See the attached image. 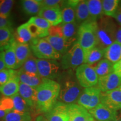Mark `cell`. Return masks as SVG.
Returning a JSON list of instances; mask_svg holds the SVG:
<instances>
[{
    "instance_id": "bcb514c9",
    "label": "cell",
    "mask_w": 121,
    "mask_h": 121,
    "mask_svg": "<svg viewBox=\"0 0 121 121\" xmlns=\"http://www.w3.org/2000/svg\"><path fill=\"white\" fill-rule=\"evenodd\" d=\"M35 121H48L45 117H44V116H42V115H39V116H37V117H36Z\"/></svg>"
},
{
    "instance_id": "52a82bcc",
    "label": "cell",
    "mask_w": 121,
    "mask_h": 121,
    "mask_svg": "<svg viewBox=\"0 0 121 121\" xmlns=\"http://www.w3.org/2000/svg\"><path fill=\"white\" fill-rule=\"evenodd\" d=\"M75 76L82 87H94L98 84L99 77L91 65L84 63L76 69Z\"/></svg>"
},
{
    "instance_id": "8d00e7d4",
    "label": "cell",
    "mask_w": 121,
    "mask_h": 121,
    "mask_svg": "<svg viewBox=\"0 0 121 121\" xmlns=\"http://www.w3.org/2000/svg\"><path fill=\"white\" fill-rule=\"evenodd\" d=\"M17 71L8 69H4L0 71V86L7 83L14 76L17 74Z\"/></svg>"
},
{
    "instance_id": "83f0119b",
    "label": "cell",
    "mask_w": 121,
    "mask_h": 121,
    "mask_svg": "<svg viewBox=\"0 0 121 121\" xmlns=\"http://www.w3.org/2000/svg\"><path fill=\"white\" fill-rule=\"evenodd\" d=\"M86 1L90 13V19L97 22L98 20L100 19L103 15L102 1L88 0Z\"/></svg>"
},
{
    "instance_id": "484cf974",
    "label": "cell",
    "mask_w": 121,
    "mask_h": 121,
    "mask_svg": "<svg viewBox=\"0 0 121 121\" xmlns=\"http://www.w3.org/2000/svg\"><path fill=\"white\" fill-rule=\"evenodd\" d=\"M105 50L98 47L92 48L86 52L84 53V63L93 65L102 60L104 57Z\"/></svg>"
},
{
    "instance_id": "7c38bea8",
    "label": "cell",
    "mask_w": 121,
    "mask_h": 121,
    "mask_svg": "<svg viewBox=\"0 0 121 121\" xmlns=\"http://www.w3.org/2000/svg\"><path fill=\"white\" fill-rule=\"evenodd\" d=\"M68 104L57 101L49 111L45 113V117L49 121H69Z\"/></svg>"
},
{
    "instance_id": "f5cc1de1",
    "label": "cell",
    "mask_w": 121,
    "mask_h": 121,
    "mask_svg": "<svg viewBox=\"0 0 121 121\" xmlns=\"http://www.w3.org/2000/svg\"></svg>"
},
{
    "instance_id": "f546056e",
    "label": "cell",
    "mask_w": 121,
    "mask_h": 121,
    "mask_svg": "<svg viewBox=\"0 0 121 121\" xmlns=\"http://www.w3.org/2000/svg\"><path fill=\"white\" fill-rule=\"evenodd\" d=\"M22 9L24 13L29 15L38 14L42 6L39 0H24L21 1Z\"/></svg>"
},
{
    "instance_id": "f6af8a7d",
    "label": "cell",
    "mask_w": 121,
    "mask_h": 121,
    "mask_svg": "<svg viewBox=\"0 0 121 121\" xmlns=\"http://www.w3.org/2000/svg\"><path fill=\"white\" fill-rule=\"evenodd\" d=\"M6 68L4 60V54L3 52H0V71Z\"/></svg>"
},
{
    "instance_id": "816d5d0a",
    "label": "cell",
    "mask_w": 121,
    "mask_h": 121,
    "mask_svg": "<svg viewBox=\"0 0 121 121\" xmlns=\"http://www.w3.org/2000/svg\"><path fill=\"white\" fill-rule=\"evenodd\" d=\"M1 98H2V95H1V94L0 93V99H1Z\"/></svg>"
},
{
    "instance_id": "2e32d148",
    "label": "cell",
    "mask_w": 121,
    "mask_h": 121,
    "mask_svg": "<svg viewBox=\"0 0 121 121\" xmlns=\"http://www.w3.org/2000/svg\"><path fill=\"white\" fill-rule=\"evenodd\" d=\"M62 28L63 35L66 42L69 45L73 44L78 40V30L80 25L76 22H71V23L60 24Z\"/></svg>"
},
{
    "instance_id": "9a60e30c",
    "label": "cell",
    "mask_w": 121,
    "mask_h": 121,
    "mask_svg": "<svg viewBox=\"0 0 121 121\" xmlns=\"http://www.w3.org/2000/svg\"><path fill=\"white\" fill-rule=\"evenodd\" d=\"M38 15L47 20L52 26H57L62 23L61 10L60 8L43 7Z\"/></svg>"
},
{
    "instance_id": "3957f363",
    "label": "cell",
    "mask_w": 121,
    "mask_h": 121,
    "mask_svg": "<svg viewBox=\"0 0 121 121\" xmlns=\"http://www.w3.org/2000/svg\"><path fill=\"white\" fill-rule=\"evenodd\" d=\"M97 29L98 22L90 19L79 26L77 41L84 53L97 47Z\"/></svg>"
},
{
    "instance_id": "8fae6325",
    "label": "cell",
    "mask_w": 121,
    "mask_h": 121,
    "mask_svg": "<svg viewBox=\"0 0 121 121\" xmlns=\"http://www.w3.org/2000/svg\"><path fill=\"white\" fill-rule=\"evenodd\" d=\"M100 103L116 111L121 109V86L113 90L102 92Z\"/></svg>"
},
{
    "instance_id": "5bb4252c",
    "label": "cell",
    "mask_w": 121,
    "mask_h": 121,
    "mask_svg": "<svg viewBox=\"0 0 121 121\" xmlns=\"http://www.w3.org/2000/svg\"><path fill=\"white\" fill-rule=\"evenodd\" d=\"M121 86V78L115 72L99 78L98 86L102 92H107L118 88Z\"/></svg>"
},
{
    "instance_id": "d6a6232c",
    "label": "cell",
    "mask_w": 121,
    "mask_h": 121,
    "mask_svg": "<svg viewBox=\"0 0 121 121\" xmlns=\"http://www.w3.org/2000/svg\"><path fill=\"white\" fill-rule=\"evenodd\" d=\"M120 1L119 0H103L102 1L103 13L107 17L114 16Z\"/></svg>"
},
{
    "instance_id": "f35d334b",
    "label": "cell",
    "mask_w": 121,
    "mask_h": 121,
    "mask_svg": "<svg viewBox=\"0 0 121 121\" xmlns=\"http://www.w3.org/2000/svg\"><path fill=\"white\" fill-rule=\"evenodd\" d=\"M13 109V103L11 98L4 96L0 99V110L8 114Z\"/></svg>"
},
{
    "instance_id": "74e56055",
    "label": "cell",
    "mask_w": 121,
    "mask_h": 121,
    "mask_svg": "<svg viewBox=\"0 0 121 121\" xmlns=\"http://www.w3.org/2000/svg\"><path fill=\"white\" fill-rule=\"evenodd\" d=\"M13 3L14 1L13 0L0 1V15L5 17H10Z\"/></svg>"
},
{
    "instance_id": "1f68e13d",
    "label": "cell",
    "mask_w": 121,
    "mask_h": 121,
    "mask_svg": "<svg viewBox=\"0 0 121 121\" xmlns=\"http://www.w3.org/2000/svg\"><path fill=\"white\" fill-rule=\"evenodd\" d=\"M13 103V111L19 113L29 112L32 110L27 103L24 100L19 93L12 96Z\"/></svg>"
},
{
    "instance_id": "e0dca14e",
    "label": "cell",
    "mask_w": 121,
    "mask_h": 121,
    "mask_svg": "<svg viewBox=\"0 0 121 121\" xmlns=\"http://www.w3.org/2000/svg\"><path fill=\"white\" fill-rule=\"evenodd\" d=\"M69 121H86L91 116L89 111L78 104H68Z\"/></svg>"
},
{
    "instance_id": "6da1fadb",
    "label": "cell",
    "mask_w": 121,
    "mask_h": 121,
    "mask_svg": "<svg viewBox=\"0 0 121 121\" xmlns=\"http://www.w3.org/2000/svg\"><path fill=\"white\" fill-rule=\"evenodd\" d=\"M60 86L54 80L42 78V83L36 88L37 103L35 110L38 113H46L58 101Z\"/></svg>"
},
{
    "instance_id": "ab89813d",
    "label": "cell",
    "mask_w": 121,
    "mask_h": 121,
    "mask_svg": "<svg viewBox=\"0 0 121 121\" xmlns=\"http://www.w3.org/2000/svg\"><path fill=\"white\" fill-rule=\"evenodd\" d=\"M41 1V4L43 7H51V8H60L62 1L60 0H44Z\"/></svg>"
},
{
    "instance_id": "7dc6e473",
    "label": "cell",
    "mask_w": 121,
    "mask_h": 121,
    "mask_svg": "<svg viewBox=\"0 0 121 121\" xmlns=\"http://www.w3.org/2000/svg\"><path fill=\"white\" fill-rule=\"evenodd\" d=\"M113 121H121V112L117 113V117Z\"/></svg>"
},
{
    "instance_id": "5b68a950",
    "label": "cell",
    "mask_w": 121,
    "mask_h": 121,
    "mask_svg": "<svg viewBox=\"0 0 121 121\" xmlns=\"http://www.w3.org/2000/svg\"><path fill=\"white\" fill-rule=\"evenodd\" d=\"M84 63V52L76 41L62 56L61 67L65 70H72Z\"/></svg>"
},
{
    "instance_id": "277c9868",
    "label": "cell",
    "mask_w": 121,
    "mask_h": 121,
    "mask_svg": "<svg viewBox=\"0 0 121 121\" xmlns=\"http://www.w3.org/2000/svg\"><path fill=\"white\" fill-rule=\"evenodd\" d=\"M117 25L111 19L103 17L98 22L97 47L105 50L116 42V32Z\"/></svg>"
},
{
    "instance_id": "60d3db41",
    "label": "cell",
    "mask_w": 121,
    "mask_h": 121,
    "mask_svg": "<svg viewBox=\"0 0 121 121\" xmlns=\"http://www.w3.org/2000/svg\"><path fill=\"white\" fill-rule=\"evenodd\" d=\"M12 26H13V22L10 19V17H5L0 15V28H12Z\"/></svg>"
},
{
    "instance_id": "c3c4849f",
    "label": "cell",
    "mask_w": 121,
    "mask_h": 121,
    "mask_svg": "<svg viewBox=\"0 0 121 121\" xmlns=\"http://www.w3.org/2000/svg\"><path fill=\"white\" fill-rule=\"evenodd\" d=\"M6 114H7L6 113L0 110V119H4V117L6 116Z\"/></svg>"
},
{
    "instance_id": "681fc988",
    "label": "cell",
    "mask_w": 121,
    "mask_h": 121,
    "mask_svg": "<svg viewBox=\"0 0 121 121\" xmlns=\"http://www.w3.org/2000/svg\"><path fill=\"white\" fill-rule=\"evenodd\" d=\"M94 121V118L92 117L91 116L88 118L87 119V120L86 121Z\"/></svg>"
},
{
    "instance_id": "4fadbf2b",
    "label": "cell",
    "mask_w": 121,
    "mask_h": 121,
    "mask_svg": "<svg viewBox=\"0 0 121 121\" xmlns=\"http://www.w3.org/2000/svg\"><path fill=\"white\" fill-rule=\"evenodd\" d=\"M94 118L98 121H113L117 117V111L100 103L94 108L89 110Z\"/></svg>"
},
{
    "instance_id": "7a4b0ae2",
    "label": "cell",
    "mask_w": 121,
    "mask_h": 121,
    "mask_svg": "<svg viewBox=\"0 0 121 121\" xmlns=\"http://www.w3.org/2000/svg\"><path fill=\"white\" fill-rule=\"evenodd\" d=\"M60 93L58 101L66 104L75 103L82 93V89L72 70H67L60 77Z\"/></svg>"
},
{
    "instance_id": "44dd1931",
    "label": "cell",
    "mask_w": 121,
    "mask_h": 121,
    "mask_svg": "<svg viewBox=\"0 0 121 121\" xmlns=\"http://www.w3.org/2000/svg\"><path fill=\"white\" fill-rule=\"evenodd\" d=\"M16 41L22 44L31 43L35 39L31 34L28 22L24 23L17 28V34H14Z\"/></svg>"
},
{
    "instance_id": "d4e9b609",
    "label": "cell",
    "mask_w": 121,
    "mask_h": 121,
    "mask_svg": "<svg viewBox=\"0 0 121 121\" xmlns=\"http://www.w3.org/2000/svg\"><path fill=\"white\" fill-rule=\"evenodd\" d=\"M62 23H71L76 22V7L68 3L67 1H62L60 4Z\"/></svg>"
},
{
    "instance_id": "ac0fdd59",
    "label": "cell",
    "mask_w": 121,
    "mask_h": 121,
    "mask_svg": "<svg viewBox=\"0 0 121 121\" xmlns=\"http://www.w3.org/2000/svg\"><path fill=\"white\" fill-rule=\"evenodd\" d=\"M19 94L30 106V108L32 109H35L37 103V91L35 89L23 83L20 82Z\"/></svg>"
},
{
    "instance_id": "8992f818",
    "label": "cell",
    "mask_w": 121,
    "mask_h": 121,
    "mask_svg": "<svg viewBox=\"0 0 121 121\" xmlns=\"http://www.w3.org/2000/svg\"><path fill=\"white\" fill-rule=\"evenodd\" d=\"M31 52L38 59L57 60L62 58V55L58 53L44 39H37L30 44Z\"/></svg>"
},
{
    "instance_id": "603a6c76",
    "label": "cell",
    "mask_w": 121,
    "mask_h": 121,
    "mask_svg": "<svg viewBox=\"0 0 121 121\" xmlns=\"http://www.w3.org/2000/svg\"><path fill=\"white\" fill-rule=\"evenodd\" d=\"M14 40L13 28H0V52H3L9 48Z\"/></svg>"
},
{
    "instance_id": "ee69618b",
    "label": "cell",
    "mask_w": 121,
    "mask_h": 121,
    "mask_svg": "<svg viewBox=\"0 0 121 121\" xmlns=\"http://www.w3.org/2000/svg\"><path fill=\"white\" fill-rule=\"evenodd\" d=\"M116 41L121 44V26H117L116 32Z\"/></svg>"
},
{
    "instance_id": "d6986e66",
    "label": "cell",
    "mask_w": 121,
    "mask_h": 121,
    "mask_svg": "<svg viewBox=\"0 0 121 121\" xmlns=\"http://www.w3.org/2000/svg\"><path fill=\"white\" fill-rule=\"evenodd\" d=\"M15 51L17 60V69L22 67L31 56V51L28 44H22L15 40Z\"/></svg>"
},
{
    "instance_id": "9c48e42d",
    "label": "cell",
    "mask_w": 121,
    "mask_h": 121,
    "mask_svg": "<svg viewBox=\"0 0 121 121\" xmlns=\"http://www.w3.org/2000/svg\"><path fill=\"white\" fill-rule=\"evenodd\" d=\"M102 91L98 86L85 88L77 101L78 105L87 110L95 108L100 103Z\"/></svg>"
},
{
    "instance_id": "f907efd6",
    "label": "cell",
    "mask_w": 121,
    "mask_h": 121,
    "mask_svg": "<svg viewBox=\"0 0 121 121\" xmlns=\"http://www.w3.org/2000/svg\"><path fill=\"white\" fill-rule=\"evenodd\" d=\"M0 121H4V119H0Z\"/></svg>"
},
{
    "instance_id": "4dcf8cb0",
    "label": "cell",
    "mask_w": 121,
    "mask_h": 121,
    "mask_svg": "<svg viewBox=\"0 0 121 121\" xmlns=\"http://www.w3.org/2000/svg\"><path fill=\"white\" fill-rule=\"evenodd\" d=\"M113 65L107 59H103L96 64L94 67L98 77L105 76L114 72Z\"/></svg>"
},
{
    "instance_id": "7bdbcfd3",
    "label": "cell",
    "mask_w": 121,
    "mask_h": 121,
    "mask_svg": "<svg viewBox=\"0 0 121 121\" xmlns=\"http://www.w3.org/2000/svg\"><path fill=\"white\" fill-rule=\"evenodd\" d=\"M114 72L121 78V60L113 65Z\"/></svg>"
},
{
    "instance_id": "4316f807",
    "label": "cell",
    "mask_w": 121,
    "mask_h": 121,
    "mask_svg": "<svg viewBox=\"0 0 121 121\" xmlns=\"http://www.w3.org/2000/svg\"><path fill=\"white\" fill-rule=\"evenodd\" d=\"M75 14L76 22L79 25L90 19V13L86 1H80L76 7Z\"/></svg>"
},
{
    "instance_id": "cb8c5ba5",
    "label": "cell",
    "mask_w": 121,
    "mask_h": 121,
    "mask_svg": "<svg viewBox=\"0 0 121 121\" xmlns=\"http://www.w3.org/2000/svg\"><path fill=\"white\" fill-rule=\"evenodd\" d=\"M15 39L11 46L3 51L4 60L6 67L8 69H17V60L15 51Z\"/></svg>"
},
{
    "instance_id": "b9f144b4",
    "label": "cell",
    "mask_w": 121,
    "mask_h": 121,
    "mask_svg": "<svg viewBox=\"0 0 121 121\" xmlns=\"http://www.w3.org/2000/svg\"><path fill=\"white\" fill-rule=\"evenodd\" d=\"M113 18L117 21L119 25L121 26V1L119 2L118 7V9L114 16H113Z\"/></svg>"
},
{
    "instance_id": "d590c367",
    "label": "cell",
    "mask_w": 121,
    "mask_h": 121,
    "mask_svg": "<svg viewBox=\"0 0 121 121\" xmlns=\"http://www.w3.org/2000/svg\"><path fill=\"white\" fill-rule=\"evenodd\" d=\"M28 23L34 25L40 30L44 31H49V29L52 26L51 24L47 20L39 16H33L29 20Z\"/></svg>"
},
{
    "instance_id": "7402d4cb",
    "label": "cell",
    "mask_w": 121,
    "mask_h": 121,
    "mask_svg": "<svg viewBox=\"0 0 121 121\" xmlns=\"http://www.w3.org/2000/svg\"><path fill=\"white\" fill-rule=\"evenodd\" d=\"M104 58L107 59L113 65L119 61L121 60V44L116 41L106 48Z\"/></svg>"
},
{
    "instance_id": "836d02e7",
    "label": "cell",
    "mask_w": 121,
    "mask_h": 121,
    "mask_svg": "<svg viewBox=\"0 0 121 121\" xmlns=\"http://www.w3.org/2000/svg\"><path fill=\"white\" fill-rule=\"evenodd\" d=\"M20 69L25 73L30 75L39 76L38 69L37 59L33 57L32 55L25 61Z\"/></svg>"
},
{
    "instance_id": "ba28073f",
    "label": "cell",
    "mask_w": 121,
    "mask_h": 121,
    "mask_svg": "<svg viewBox=\"0 0 121 121\" xmlns=\"http://www.w3.org/2000/svg\"><path fill=\"white\" fill-rule=\"evenodd\" d=\"M52 46L57 52L63 55L71 47L63 37L60 25L52 26L49 29V35L44 38Z\"/></svg>"
},
{
    "instance_id": "ffe728a7",
    "label": "cell",
    "mask_w": 121,
    "mask_h": 121,
    "mask_svg": "<svg viewBox=\"0 0 121 121\" xmlns=\"http://www.w3.org/2000/svg\"><path fill=\"white\" fill-rule=\"evenodd\" d=\"M19 86L20 80L17 72V74L14 76L7 83L0 86V93L4 96L11 98L19 93Z\"/></svg>"
},
{
    "instance_id": "30bf717a",
    "label": "cell",
    "mask_w": 121,
    "mask_h": 121,
    "mask_svg": "<svg viewBox=\"0 0 121 121\" xmlns=\"http://www.w3.org/2000/svg\"><path fill=\"white\" fill-rule=\"evenodd\" d=\"M39 75L42 78L53 80L60 77V65L56 60L37 59Z\"/></svg>"
},
{
    "instance_id": "f1b7e54d",
    "label": "cell",
    "mask_w": 121,
    "mask_h": 121,
    "mask_svg": "<svg viewBox=\"0 0 121 121\" xmlns=\"http://www.w3.org/2000/svg\"><path fill=\"white\" fill-rule=\"evenodd\" d=\"M18 75L20 80V82L23 83L27 85L36 89L42 83V78L40 76L30 75L25 73L22 69L18 71Z\"/></svg>"
},
{
    "instance_id": "e575fe53",
    "label": "cell",
    "mask_w": 121,
    "mask_h": 121,
    "mask_svg": "<svg viewBox=\"0 0 121 121\" xmlns=\"http://www.w3.org/2000/svg\"><path fill=\"white\" fill-rule=\"evenodd\" d=\"M4 121H31L32 117L29 112L19 113L12 111L4 117Z\"/></svg>"
}]
</instances>
